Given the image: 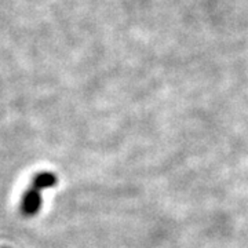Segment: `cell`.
Instances as JSON below:
<instances>
[{
  "mask_svg": "<svg viewBox=\"0 0 248 248\" xmlns=\"http://www.w3.org/2000/svg\"><path fill=\"white\" fill-rule=\"evenodd\" d=\"M57 184V178L53 172H40L33 179L31 189L25 192L22 197L21 208L25 215H35L42 205V192L45 189L53 187Z\"/></svg>",
  "mask_w": 248,
  "mask_h": 248,
  "instance_id": "cell-1",
  "label": "cell"
}]
</instances>
